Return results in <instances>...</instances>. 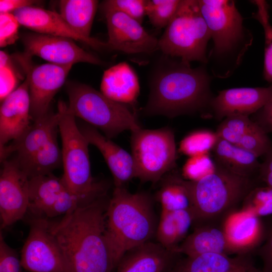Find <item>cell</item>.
Masks as SVG:
<instances>
[{
  "instance_id": "obj_1",
  "label": "cell",
  "mask_w": 272,
  "mask_h": 272,
  "mask_svg": "<svg viewBox=\"0 0 272 272\" xmlns=\"http://www.w3.org/2000/svg\"><path fill=\"white\" fill-rule=\"evenodd\" d=\"M107 196L50 223L69 272H111L115 267L106 235Z\"/></svg>"
},
{
  "instance_id": "obj_2",
  "label": "cell",
  "mask_w": 272,
  "mask_h": 272,
  "mask_svg": "<svg viewBox=\"0 0 272 272\" xmlns=\"http://www.w3.org/2000/svg\"><path fill=\"white\" fill-rule=\"evenodd\" d=\"M160 58L150 76V93L143 114L173 118L209 108L213 97L206 67L192 68L189 63L164 54Z\"/></svg>"
},
{
  "instance_id": "obj_3",
  "label": "cell",
  "mask_w": 272,
  "mask_h": 272,
  "mask_svg": "<svg viewBox=\"0 0 272 272\" xmlns=\"http://www.w3.org/2000/svg\"><path fill=\"white\" fill-rule=\"evenodd\" d=\"M151 197L115 186L106 212V235L115 267L130 249L151 241L158 223Z\"/></svg>"
},
{
  "instance_id": "obj_4",
  "label": "cell",
  "mask_w": 272,
  "mask_h": 272,
  "mask_svg": "<svg viewBox=\"0 0 272 272\" xmlns=\"http://www.w3.org/2000/svg\"><path fill=\"white\" fill-rule=\"evenodd\" d=\"M214 45L208 57L216 77L230 76L241 62L253 36L231 0H198Z\"/></svg>"
},
{
  "instance_id": "obj_5",
  "label": "cell",
  "mask_w": 272,
  "mask_h": 272,
  "mask_svg": "<svg viewBox=\"0 0 272 272\" xmlns=\"http://www.w3.org/2000/svg\"><path fill=\"white\" fill-rule=\"evenodd\" d=\"M59 115L50 111L34 120L19 140L0 151L1 161L10 159L29 179L50 173L62 165L57 142Z\"/></svg>"
},
{
  "instance_id": "obj_6",
  "label": "cell",
  "mask_w": 272,
  "mask_h": 272,
  "mask_svg": "<svg viewBox=\"0 0 272 272\" xmlns=\"http://www.w3.org/2000/svg\"><path fill=\"white\" fill-rule=\"evenodd\" d=\"M59 132L61 140V178L69 189L87 205L106 196L107 188L92 175L89 145L63 101L58 102Z\"/></svg>"
},
{
  "instance_id": "obj_7",
  "label": "cell",
  "mask_w": 272,
  "mask_h": 272,
  "mask_svg": "<svg viewBox=\"0 0 272 272\" xmlns=\"http://www.w3.org/2000/svg\"><path fill=\"white\" fill-rule=\"evenodd\" d=\"M187 181L194 222L203 223L226 216L255 187L251 178L235 174L216 163L212 173Z\"/></svg>"
},
{
  "instance_id": "obj_8",
  "label": "cell",
  "mask_w": 272,
  "mask_h": 272,
  "mask_svg": "<svg viewBox=\"0 0 272 272\" xmlns=\"http://www.w3.org/2000/svg\"><path fill=\"white\" fill-rule=\"evenodd\" d=\"M66 92L70 111L110 139L125 130L141 128L134 112L127 105L111 100L88 85L70 82Z\"/></svg>"
},
{
  "instance_id": "obj_9",
  "label": "cell",
  "mask_w": 272,
  "mask_h": 272,
  "mask_svg": "<svg viewBox=\"0 0 272 272\" xmlns=\"http://www.w3.org/2000/svg\"><path fill=\"white\" fill-rule=\"evenodd\" d=\"M211 38L197 0H181L174 16L158 39L163 54L190 63H208L207 47Z\"/></svg>"
},
{
  "instance_id": "obj_10",
  "label": "cell",
  "mask_w": 272,
  "mask_h": 272,
  "mask_svg": "<svg viewBox=\"0 0 272 272\" xmlns=\"http://www.w3.org/2000/svg\"><path fill=\"white\" fill-rule=\"evenodd\" d=\"M130 144L135 177L141 181L157 183L176 167V147L171 128H140L131 131Z\"/></svg>"
},
{
  "instance_id": "obj_11",
  "label": "cell",
  "mask_w": 272,
  "mask_h": 272,
  "mask_svg": "<svg viewBox=\"0 0 272 272\" xmlns=\"http://www.w3.org/2000/svg\"><path fill=\"white\" fill-rule=\"evenodd\" d=\"M30 225L21 251L22 267L31 272H69L50 222L45 218H35Z\"/></svg>"
},
{
  "instance_id": "obj_12",
  "label": "cell",
  "mask_w": 272,
  "mask_h": 272,
  "mask_svg": "<svg viewBox=\"0 0 272 272\" xmlns=\"http://www.w3.org/2000/svg\"><path fill=\"white\" fill-rule=\"evenodd\" d=\"M28 210L35 218H53L85 205L62 178L50 173L29 179Z\"/></svg>"
},
{
  "instance_id": "obj_13",
  "label": "cell",
  "mask_w": 272,
  "mask_h": 272,
  "mask_svg": "<svg viewBox=\"0 0 272 272\" xmlns=\"http://www.w3.org/2000/svg\"><path fill=\"white\" fill-rule=\"evenodd\" d=\"M29 82L31 115L33 121L46 114L53 97L64 84L72 65L50 63L31 66L30 57H19Z\"/></svg>"
},
{
  "instance_id": "obj_14",
  "label": "cell",
  "mask_w": 272,
  "mask_h": 272,
  "mask_svg": "<svg viewBox=\"0 0 272 272\" xmlns=\"http://www.w3.org/2000/svg\"><path fill=\"white\" fill-rule=\"evenodd\" d=\"M24 55L38 56L57 65H72L79 62L101 65L103 61L77 45L74 40L60 36L30 33L22 39Z\"/></svg>"
},
{
  "instance_id": "obj_15",
  "label": "cell",
  "mask_w": 272,
  "mask_h": 272,
  "mask_svg": "<svg viewBox=\"0 0 272 272\" xmlns=\"http://www.w3.org/2000/svg\"><path fill=\"white\" fill-rule=\"evenodd\" d=\"M104 14L108 36L107 49L129 54H150L159 49L158 39L137 20L117 11Z\"/></svg>"
},
{
  "instance_id": "obj_16",
  "label": "cell",
  "mask_w": 272,
  "mask_h": 272,
  "mask_svg": "<svg viewBox=\"0 0 272 272\" xmlns=\"http://www.w3.org/2000/svg\"><path fill=\"white\" fill-rule=\"evenodd\" d=\"M1 162L0 216L1 227L5 228L22 219L28 211L29 179L12 160Z\"/></svg>"
},
{
  "instance_id": "obj_17",
  "label": "cell",
  "mask_w": 272,
  "mask_h": 272,
  "mask_svg": "<svg viewBox=\"0 0 272 272\" xmlns=\"http://www.w3.org/2000/svg\"><path fill=\"white\" fill-rule=\"evenodd\" d=\"M31 115L28 80L1 102L0 107V151L19 140L33 122Z\"/></svg>"
},
{
  "instance_id": "obj_18",
  "label": "cell",
  "mask_w": 272,
  "mask_h": 272,
  "mask_svg": "<svg viewBox=\"0 0 272 272\" xmlns=\"http://www.w3.org/2000/svg\"><path fill=\"white\" fill-rule=\"evenodd\" d=\"M272 97V83L268 87H242L224 90L211 100L209 108L218 120L229 116H249L261 108Z\"/></svg>"
},
{
  "instance_id": "obj_19",
  "label": "cell",
  "mask_w": 272,
  "mask_h": 272,
  "mask_svg": "<svg viewBox=\"0 0 272 272\" xmlns=\"http://www.w3.org/2000/svg\"><path fill=\"white\" fill-rule=\"evenodd\" d=\"M13 14L21 25L37 33L69 38L97 50L107 49L106 42L93 37L86 38L75 32L59 13L55 11L31 6L19 9Z\"/></svg>"
},
{
  "instance_id": "obj_20",
  "label": "cell",
  "mask_w": 272,
  "mask_h": 272,
  "mask_svg": "<svg viewBox=\"0 0 272 272\" xmlns=\"http://www.w3.org/2000/svg\"><path fill=\"white\" fill-rule=\"evenodd\" d=\"M221 228L233 254L241 255L253 249L263 237L260 217L244 209L227 214Z\"/></svg>"
},
{
  "instance_id": "obj_21",
  "label": "cell",
  "mask_w": 272,
  "mask_h": 272,
  "mask_svg": "<svg viewBox=\"0 0 272 272\" xmlns=\"http://www.w3.org/2000/svg\"><path fill=\"white\" fill-rule=\"evenodd\" d=\"M80 129L89 144L95 146L101 153L113 176L115 186H125L135 177L131 155L88 124Z\"/></svg>"
},
{
  "instance_id": "obj_22",
  "label": "cell",
  "mask_w": 272,
  "mask_h": 272,
  "mask_svg": "<svg viewBox=\"0 0 272 272\" xmlns=\"http://www.w3.org/2000/svg\"><path fill=\"white\" fill-rule=\"evenodd\" d=\"M178 254L150 241L126 252L117 265V272H173Z\"/></svg>"
},
{
  "instance_id": "obj_23",
  "label": "cell",
  "mask_w": 272,
  "mask_h": 272,
  "mask_svg": "<svg viewBox=\"0 0 272 272\" xmlns=\"http://www.w3.org/2000/svg\"><path fill=\"white\" fill-rule=\"evenodd\" d=\"M100 92L111 100L129 105H134L140 92L138 76L126 62H121L105 70Z\"/></svg>"
},
{
  "instance_id": "obj_24",
  "label": "cell",
  "mask_w": 272,
  "mask_h": 272,
  "mask_svg": "<svg viewBox=\"0 0 272 272\" xmlns=\"http://www.w3.org/2000/svg\"><path fill=\"white\" fill-rule=\"evenodd\" d=\"M175 252L187 257L208 253L233 254L222 229L210 225H201L183 240Z\"/></svg>"
},
{
  "instance_id": "obj_25",
  "label": "cell",
  "mask_w": 272,
  "mask_h": 272,
  "mask_svg": "<svg viewBox=\"0 0 272 272\" xmlns=\"http://www.w3.org/2000/svg\"><path fill=\"white\" fill-rule=\"evenodd\" d=\"M194 222L191 209L161 211L155 236L157 242L166 249L175 252L179 245L187 237Z\"/></svg>"
},
{
  "instance_id": "obj_26",
  "label": "cell",
  "mask_w": 272,
  "mask_h": 272,
  "mask_svg": "<svg viewBox=\"0 0 272 272\" xmlns=\"http://www.w3.org/2000/svg\"><path fill=\"white\" fill-rule=\"evenodd\" d=\"M212 150L216 163L235 174L251 178L259 173L258 157L235 145L218 138Z\"/></svg>"
},
{
  "instance_id": "obj_27",
  "label": "cell",
  "mask_w": 272,
  "mask_h": 272,
  "mask_svg": "<svg viewBox=\"0 0 272 272\" xmlns=\"http://www.w3.org/2000/svg\"><path fill=\"white\" fill-rule=\"evenodd\" d=\"M98 4L95 0H61L59 2V14L73 30L90 39Z\"/></svg>"
},
{
  "instance_id": "obj_28",
  "label": "cell",
  "mask_w": 272,
  "mask_h": 272,
  "mask_svg": "<svg viewBox=\"0 0 272 272\" xmlns=\"http://www.w3.org/2000/svg\"><path fill=\"white\" fill-rule=\"evenodd\" d=\"M171 172L160 180V186L156 194L162 211L191 210V198L188 181L176 174L171 173Z\"/></svg>"
},
{
  "instance_id": "obj_29",
  "label": "cell",
  "mask_w": 272,
  "mask_h": 272,
  "mask_svg": "<svg viewBox=\"0 0 272 272\" xmlns=\"http://www.w3.org/2000/svg\"><path fill=\"white\" fill-rule=\"evenodd\" d=\"M243 258H231L228 255L217 253L187 257L177 265L173 272H230Z\"/></svg>"
},
{
  "instance_id": "obj_30",
  "label": "cell",
  "mask_w": 272,
  "mask_h": 272,
  "mask_svg": "<svg viewBox=\"0 0 272 272\" xmlns=\"http://www.w3.org/2000/svg\"><path fill=\"white\" fill-rule=\"evenodd\" d=\"M255 5L257 11L252 14L262 25L265 38L263 77L265 80L272 83V25L269 22L268 5L263 0L251 1Z\"/></svg>"
},
{
  "instance_id": "obj_31",
  "label": "cell",
  "mask_w": 272,
  "mask_h": 272,
  "mask_svg": "<svg viewBox=\"0 0 272 272\" xmlns=\"http://www.w3.org/2000/svg\"><path fill=\"white\" fill-rule=\"evenodd\" d=\"M216 133L207 130H198L189 133L180 142L179 151L187 156L208 154L217 140Z\"/></svg>"
},
{
  "instance_id": "obj_32",
  "label": "cell",
  "mask_w": 272,
  "mask_h": 272,
  "mask_svg": "<svg viewBox=\"0 0 272 272\" xmlns=\"http://www.w3.org/2000/svg\"><path fill=\"white\" fill-rule=\"evenodd\" d=\"M180 0H147L146 15L156 28H166L176 12Z\"/></svg>"
},
{
  "instance_id": "obj_33",
  "label": "cell",
  "mask_w": 272,
  "mask_h": 272,
  "mask_svg": "<svg viewBox=\"0 0 272 272\" xmlns=\"http://www.w3.org/2000/svg\"><path fill=\"white\" fill-rule=\"evenodd\" d=\"M252 123L247 116H229L222 120L215 133L217 138L237 145Z\"/></svg>"
},
{
  "instance_id": "obj_34",
  "label": "cell",
  "mask_w": 272,
  "mask_h": 272,
  "mask_svg": "<svg viewBox=\"0 0 272 272\" xmlns=\"http://www.w3.org/2000/svg\"><path fill=\"white\" fill-rule=\"evenodd\" d=\"M235 145L257 157L264 156L272 150V142L267 133L253 121L239 143Z\"/></svg>"
},
{
  "instance_id": "obj_35",
  "label": "cell",
  "mask_w": 272,
  "mask_h": 272,
  "mask_svg": "<svg viewBox=\"0 0 272 272\" xmlns=\"http://www.w3.org/2000/svg\"><path fill=\"white\" fill-rule=\"evenodd\" d=\"M242 209L251 211L259 217L272 214V187H255L243 200Z\"/></svg>"
},
{
  "instance_id": "obj_36",
  "label": "cell",
  "mask_w": 272,
  "mask_h": 272,
  "mask_svg": "<svg viewBox=\"0 0 272 272\" xmlns=\"http://www.w3.org/2000/svg\"><path fill=\"white\" fill-rule=\"evenodd\" d=\"M19 76L12 58L5 51H0V99L2 102L18 87Z\"/></svg>"
},
{
  "instance_id": "obj_37",
  "label": "cell",
  "mask_w": 272,
  "mask_h": 272,
  "mask_svg": "<svg viewBox=\"0 0 272 272\" xmlns=\"http://www.w3.org/2000/svg\"><path fill=\"white\" fill-rule=\"evenodd\" d=\"M146 2L147 0H107L102 3L101 7L104 13L119 12L142 24L146 15Z\"/></svg>"
},
{
  "instance_id": "obj_38",
  "label": "cell",
  "mask_w": 272,
  "mask_h": 272,
  "mask_svg": "<svg viewBox=\"0 0 272 272\" xmlns=\"http://www.w3.org/2000/svg\"><path fill=\"white\" fill-rule=\"evenodd\" d=\"M216 168V163L208 154L189 157L183 165V176L188 181H196L212 173Z\"/></svg>"
},
{
  "instance_id": "obj_39",
  "label": "cell",
  "mask_w": 272,
  "mask_h": 272,
  "mask_svg": "<svg viewBox=\"0 0 272 272\" xmlns=\"http://www.w3.org/2000/svg\"><path fill=\"white\" fill-rule=\"evenodd\" d=\"M20 24L13 13H0V46L14 43L19 38Z\"/></svg>"
},
{
  "instance_id": "obj_40",
  "label": "cell",
  "mask_w": 272,
  "mask_h": 272,
  "mask_svg": "<svg viewBox=\"0 0 272 272\" xmlns=\"http://www.w3.org/2000/svg\"><path fill=\"white\" fill-rule=\"evenodd\" d=\"M22 264L17 253L0 234V272H21Z\"/></svg>"
},
{
  "instance_id": "obj_41",
  "label": "cell",
  "mask_w": 272,
  "mask_h": 272,
  "mask_svg": "<svg viewBox=\"0 0 272 272\" xmlns=\"http://www.w3.org/2000/svg\"><path fill=\"white\" fill-rule=\"evenodd\" d=\"M254 119L266 133L272 132V97L265 104L254 113Z\"/></svg>"
},
{
  "instance_id": "obj_42",
  "label": "cell",
  "mask_w": 272,
  "mask_h": 272,
  "mask_svg": "<svg viewBox=\"0 0 272 272\" xmlns=\"http://www.w3.org/2000/svg\"><path fill=\"white\" fill-rule=\"evenodd\" d=\"M258 254L263 262V272H272V228Z\"/></svg>"
},
{
  "instance_id": "obj_43",
  "label": "cell",
  "mask_w": 272,
  "mask_h": 272,
  "mask_svg": "<svg viewBox=\"0 0 272 272\" xmlns=\"http://www.w3.org/2000/svg\"><path fill=\"white\" fill-rule=\"evenodd\" d=\"M36 3L32 0H1L0 13H13L21 8L34 6Z\"/></svg>"
},
{
  "instance_id": "obj_44",
  "label": "cell",
  "mask_w": 272,
  "mask_h": 272,
  "mask_svg": "<svg viewBox=\"0 0 272 272\" xmlns=\"http://www.w3.org/2000/svg\"><path fill=\"white\" fill-rule=\"evenodd\" d=\"M264 156L263 162L260 164L259 177L267 186L272 187V150Z\"/></svg>"
},
{
  "instance_id": "obj_45",
  "label": "cell",
  "mask_w": 272,
  "mask_h": 272,
  "mask_svg": "<svg viewBox=\"0 0 272 272\" xmlns=\"http://www.w3.org/2000/svg\"><path fill=\"white\" fill-rule=\"evenodd\" d=\"M236 272H263L262 270L257 269L249 260L244 257L238 265Z\"/></svg>"
},
{
  "instance_id": "obj_46",
  "label": "cell",
  "mask_w": 272,
  "mask_h": 272,
  "mask_svg": "<svg viewBox=\"0 0 272 272\" xmlns=\"http://www.w3.org/2000/svg\"><path fill=\"white\" fill-rule=\"evenodd\" d=\"M242 260H243V259H242ZM239 264H240V263H239ZM237 267L235 268V269H234L233 270H232V271H230V272H236V269Z\"/></svg>"
}]
</instances>
